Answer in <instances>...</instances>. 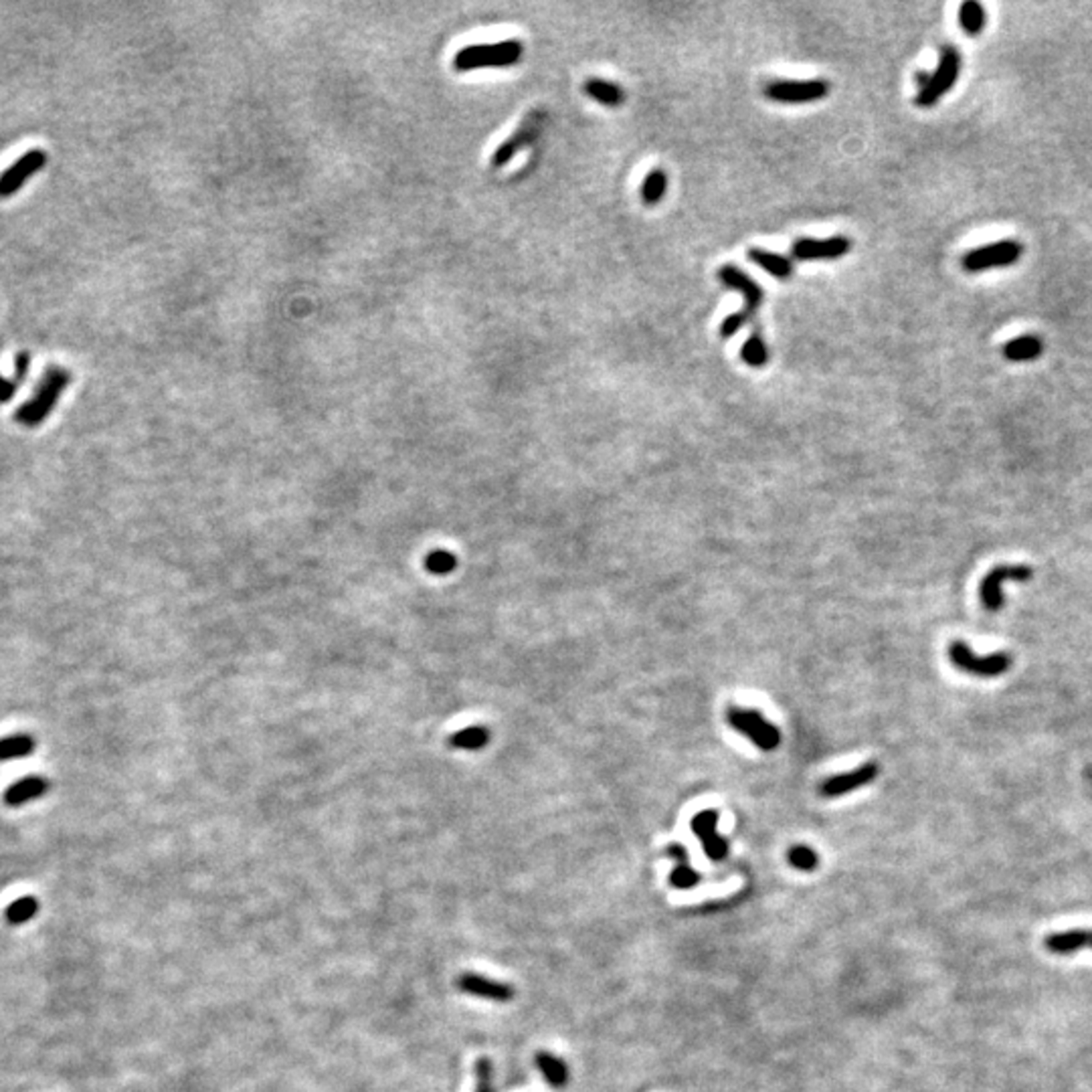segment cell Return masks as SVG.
Instances as JSON below:
<instances>
[{"label":"cell","instance_id":"6da1fadb","mask_svg":"<svg viewBox=\"0 0 1092 1092\" xmlns=\"http://www.w3.org/2000/svg\"><path fill=\"white\" fill-rule=\"evenodd\" d=\"M71 378L74 376H71L67 368L49 366L47 371H45L43 381L39 383L37 393H35L33 399L26 401L15 411V421L29 429L39 427L41 423L49 417L51 411L55 409L59 396L69 386Z\"/></svg>","mask_w":1092,"mask_h":1092},{"label":"cell","instance_id":"7a4b0ae2","mask_svg":"<svg viewBox=\"0 0 1092 1092\" xmlns=\"http://www.w3.org/2000/svg\"><path fill=\"white\" fill-rule=\"evenodd\" d=\"M522 53H525V47H522L520 41L514 39L500 43L467 45V47L456 53L454 59H451V65H454L457 74H467V71L476 69L510 67L516 65L522 59Z\"/></svg>","mask_w":1092,"mask_h":1092},{"label":"cell","instance_id":"3957f363","mask_svg":"<svg viewBox=\"0 0 1092 1092\" xmlns=\"http://www.w3.org/2000/svg\"><path fill=\"white\" fill-rule=\"evenodd\" d=\"M959 69H961L959 51H957L953 45H945V47L941 49L938 67L933 71V74H917L915 75V81L918 85V94L915 97V104L918 107L935 105L947 92H951L957 77H959Z\"/></svg>","mask_w":1092,"mask_h":1092},{"label":"cell","instance_id":"277c9868","mask_svg":"<svg viewBox=\"0 0 1092 1092\" xmlns=\"http://www.w3.org/2000/svg\"><path fill=\"white\" fill-rule=\"evenodd\" d=\"M949 657L957 670L977 676V678H997V676L1006 674L1009 666H1012V660H1009L1007 654L1001 652L991 656H976L969 644L965 642H953L949 647Z\"/></svg>","mask_w":1092,"mask_h":1092},{"label":"cell","instance_id":"5b68a950","mask_svg":"<svg viewBox=\"0 0 1092 1092\" xmlns=\"http://www.w3.org/2000/svg\"><path fill=\"white\" fill-rule=\"evenodd\" d=\"M726 718L728 725L733 726L736 733L746 736L748 741L759 746L761 751H775L781 743L779 730L775 728L771 722H766L759 710L730 708Z\"/></svg>","mask_w":1092,"mask_h":1092},{"label":"cell","instance_id":"8992f818","mask_svg":"<svg viewBox=\"0 0 1092 1092\" xmlns=\"http://www.w3.org/2000/svg\"><path fill=\"white\" fill-rule=\"evenodd\" d=\"M1024 254V245L1016 239H1004L997 243H989L986 247L973 249L963 257V267L971 274L986 272V269L1009 267L1019 261Z\"/></svg>","mask_w":1092,"mask_h":1092},{"label":"cell","instance_id":"52a82bcc","mask_svg":"<svg viewBox=\"0 0 1092 1092\" xmlns=\"http://www.w3.org/2000/svg\"><path fill=\"white\" fill-rule=\"evenodd\" d=\"M829 94V84L826 79L809 81H773L765 87V95L779 104H809L824 99Z\"/></svg>","mask_w":1092,"mask_h":1092},{"label":"cell","instance_id":"ba28073f","mask_svg":"<svg viewBox=\"0 0 1092 1092\" xmlns=\"http://www.w3.org/2000/svg\"><path fill=\"white\" fill-rule=\"evenodd\" d=\"M1034 576L1032 566L1026 565H999L996 566L994 571H991L986 579L981 583L979 589V597L983 607L987 611H999L1004 607V593H1001V586L1007 581H1027Z\"/></svg>","mask_w":1092,"mask_h":1092},{"label":"cell","instance_id":"9c48e42d","mask_svg":"<svg viewBox=\"0 0 1092 1092\" xmlns=\"http://www.w3.org/2000/svg\"><path fill=\"white\" fill-rule=\"evenodd\" d=\"M45 165H47V152L45 150L35 148L25 152L13 166H8L5 173L0 175V198L13 196L26 180L33 175H37L39 170H43Z\"/></svg>","mask_w":1092,"mask_h":1092},{"label":"cell","instance_id":"30bf717a","mask_svg":"<svg viewBox=\"0 0 1092 1092\" xmlns=\"http://www.w3.org/2000/svg\"><path fill=\"white\" fill-rule=\"evenodd\" d=\"M540 122H543V114L540 112H532L528 114V117H525V122L518 125V130L512 134L508 140H504L500 144V148L494 152L492 156V166L494 168H502L506 166L508 162L518 155L522 148L530 146L532 142L536 140L538 132H540Z\"/></svg>","mask_w":1092,"mask_h":1092},{"label":"cell","instance_id":"8fae6325","mask_svg":"<svg viewBox=\"0 0 1092 1092\" xmlns=\"http://www.w3.org/2000/svg\"><path fill=\"white\" fill-rule=\"evenodd\" d=\"M718 814L715 809L702 811L692 819V832L698 836L702 850L706 852L712 862H722L728 856V842L726 837L718 834Z\"/></svg>","mask_w":1092,"mask_h":1092},{"label":"cell","instance_id":"7c38bea8","mask_svg":"<svg viewBox=\"0 0 1092 1092\" xmlns=\"http://www.w3.org/2000/svg\"><path fill=\"white\" fill-rule=\"evenodd\" d=\"M456 986L467 996L498 1001V1004H506V1001L514 999V996H516V991H514L510 983L494 981L484 976H477V973H464V976L457 977Z\"/></svg>","mask_w":1092,"mask_h":1092},{"label":"cell","instance_id":"4fadbf2b","mask_svg":"<svg viewBox=\"0 0 1092 1092\" xmlns=\"http://www.w3.org/2000/svg\"><path fill=\"white\" fill-rule=\"evenodd\" d=\"M718 279H720V282L725 284V286L733 287V290L741 292V294L745 296L746 306H745V312H743V314L746 316L748 320H751L753 316L756 314V310H759L761 302H763V290H761V286L756 284L755 279L748 277V276L743 272V269H738L736 265H722V267L718 269Z\"/></svg>","mask_w":1092,"mask_h":1092},{"label":"cell","instance_id":"5bb4252c","mask_svg":"<svg viewBox=\"0 0 1092 1092\" xmlns=\"http://www.w3.org/2000/svg\"><path fill=\"white\" fill-rule=\"evenodd\" d=\"M877 777H878V765L866 763L864 766H860V769L836 775V777H829L827 781L821 783V796L842 797V796H846V793H852L856 789L866 787V785H870Z\"/></svg>","mask_w":1092,"mask_h":1092},{"label":"cell","instance_id":"9a60e30c","mask_svg":"<svg viewBox=\"0 0 1092 1092\" xmlns=\"http://www.w3.org/2000/svg\"><path fill=\"white\" fill-rule=\"evenodd\" d=\"M852 249V241L846 237L829 239H799L793 243V257L797 259H837Z\"/></svg>","mask_w":1092,"mask_h":1092},{"label":"cell","instance_id":"2e32d148","mask_svg":"<svg viewBox=\"0 0 1092 1092\" xmlns=\"http://www.w3.org/2000/svg\"><path fill=\"white\" fill-rule=\"evenodd\" d=\"M51 789V781L45 775H26V777L8 785L3 801L8 807H23L26 803L45 797Z\"/></svg>","mask_w":1092,"mask_h":1092},{"label":"cell","instance_id":"e0dca14e","mask_svg":"<svg viewBox=\"0 0 1092 1092\" xmlns=\"http://www.w3.org/2000/svg\"><path fill=\"white\" fill-rule=\"evenodd\" d=\"M1046 951L1052 955L1068 957L1082 949H1092V928H1072V931L1052 933L1044 938Z\"/></svg>","mask_w":1092,"mask_h":1092},{"label":"cell","instance_id":"ac0fdd59","mask_svg":"<svg viewBox=\"0 0 1092 1092\" xmlns=\"http://www.w3.org/2000/svg\"><path fill=\"white\" fill-rule=\"evenodd\" d=\"M667 854H670L672 858L676 862H678V864H676V868L672 870V874H670V884H672V887L678 888V890H690V888L696 887V884L700 882V874L690 866L688 854H686L684 846L672 844L670 847H667Z\"/></svg>","mask_w":1092,"mask_h":1092},{"label":"cell","instance_id":"d6986e66","mask_svg":"<svg viewBox=\"0 0 1092 1092\" xmlns=\"http://www.w3.org/2000/svg\"><path fill=\"white\" fill-rule=\"evenodd\" d=\"M535 1062L550 1088L563 1090L568 1085V1067L563 1058H558V1056L546 1050H538L535 1056Z\"/></svg>","mask_w":1092,"mask_h":1092},{"label":"cell","instance_id":"ffe728a7","mask_svg":"<svg viewBox=\"0 0 1092 1092\" xmlns=\"http://www.w3.org/2000/svg\"><path fill=\"white\" fill-rule=\"evenodd\" d=\"M1042 350L1044 345L1040 338L1034 336V334H1024V336L1007 342L1004 346V356L1012 360V363H1027V360H1036L1040 356Z\"/></svg>","mask_w":1092,"mask_h":1092},{"label":"cell","instance_id":"44dd1931","mask_svg":"<svg viewBox=\"0 0 1092 1092\" xmlns=\"http://www.w3.org/2000/svg\"><path fill=\"white\" fill-rule=\"evenodd\" d=\"M748 259L756 264L759 267H763L765 272H769L771 276H775L777 279H789L793 274V265L787 257H783L779 254H773V251L766 249H748Z\"/></svg>","mask_w":1092,"mask_h":1092},{"label":"cell","instance_id":"7402d4cb","mask_svg":"<svg viewBox=\"0 0 1092 1092\" xmlns=\"http://www.w3.org/2000/svg\"><path fill=\"white\" fill-rule=\"evenodd\" d=\"M37 748V741L31 735H8L0 738V763L31 756Z\"/></svg>","mask_w":1092,"mask_h":1092},{"label":"cell","instance_id":"603a6c76","mask_svg":"<svg viewBox=\"0 0 1092 1092\" xmlns=\"http://www.w3.org/2000/svg\"><path fill=\"white\" fill-rule=\"evenodd\" d=\"M585 94L593 97L595 102L607 107H617L624 104V92H621V87H617L616 84H611V81L605 79H586L585 81Z\"/></svg>","mask_w":1092,"mask_h":1092},{"label":"cell","instance_id":"cb8c5ba5","mask_svg":"<svg viewBox=\"0 0 1092 1092\" xmlns=\"http://www.w3.org/2000/svg\"><path fill=\"white\" fill-rule=\"evenodd\" d=\"M29 368H31V355L29 352H19L15 358V378L0 376V403H8L15 399V395H16V391H19L21 383L26 381Z\"/></svg>","mask_w":1092,"mask_h":1092},{"label":"cell","instance_id":"d4e9b609","mask_svg":"<svg viewBox=\"0 0 1092 1092\" xmlns=\"http://www.w3.org/2000/svg\"><path fill=\"white\" fill-rule=\"evenodd\" d=\"M39 913V900L35 897H21L13 900L11 905L6 907L5 910V918L8 925L13 927H21L25 923H29Z\"/></svg>","mask_w":1092,"mask_h":1092},{"label":"cell","instance_id":"484cf974","mask_svg":"<svg viewBox=\"0 0 1092 1092\" xmlns=\"http://www.w3.org/2000/svg\"><path fill=\"white\" fill-rule=\"evenodd\" d=\"M987 16H986V8H983L976 0H969V3H963L959 8V25L963 26V31L971 35V37H976L983 29H986Z\"/></svg>","mask_w":1092,"mask_h":1092},{"label":"cell","instance_id":"4316f807","mask_svg":"<svg viewBox=\"0 0 1092 1092\" xmlns=\"http://www.w3.org/2000/svg\"><path fill=\"white\" fill-rule=\"evenodd\" d=\"M666 186H667V176L664 170L656 168L649 173L642 185V201L646 205H657L666 195Z\"/></svg>","mask_w":1092,"mask_h":1092},{"label":"cell","instance_id":"83f0119b","mask_svg":"<svg viewBox=\"0 0 1092 1092\" xmlns=\"http://www.w3.org/2000/svg\"><path fill=\"white\" fill-rule=\"evenodd\" d=\"M741 358L753 368H761L769 363V350H766L763 338L756 332L751 334V338H748L743 345Z\"/></svg>","mask_w":1092,"mask_h":1092},{"label":"cell","instance_id":"f1b7e54d","mask_svg":"<svg viewBox=\"0 0 1092 1092\" xmlns=\"http://www.w3.org/2000/svg\"><path fill=\"white\" fill-rule=\"evenodd\" d=\"M488 738L490 733L484 726H469L451 738V745L457 748H466V751H476V748L486 746Z\"/></svg>","mask_w":1092,"mask_h":1092},{"label":"cell","instance_id":"f546056e","mask_svg":"<svg viewBox=\"0 0 1092 1092\" xmlns=\"http://www.w3.org/2000/svg\"><path fill=\"white\" fill-rule=\"evenodd\" d=\"M789 864L801 872H814L817 868L819 858L807 846H793L789 850Z\"/></svg>","mask_w":1092,"mask_h":1092},{"label":"cell","instance_id":"4dcf8cb0","mask_svg":"<svg viewBox=\"0 0 1092 1092\" xmlns=\"http://www.w3.org/2000/svg\"><path fill=\"white\" fill-rule=\"evenodd\" d=\"M476 1087L474 1092H494V1064L490 1058H477L474 1064Z\"/></svg>","mask_w":1092,"mask_h":1092},{"label":"cell","instance_id":"1f68e13d","mask_svg":"<svg viewBox=\"0 0 1092 1092\" xmlns=\"http://www.w3.org/2000/svg\"><path fill=\"white\" fill-rule=\"evenodd\" d=\"M454 566H456V558H454V555H449L447 550H437L436 555H431L427 558V568L431 573L444 575V573H449Z\"/></svg>","mask_w":1092,"mask_h":1092}]
</instances>
